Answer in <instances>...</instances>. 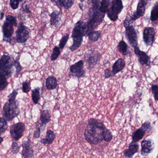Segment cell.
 <instances>
[{
	"label": "cell",
	"mask_w": 158,
	"mask_h": 158,
	"mask_svg": "<svg viewBox=\"0 0 158 158\" xmlns=\"http://www.w3.org/2000/svg\"><path fill=\"white\" fill-rule=\"evenodd\" d=\"M106 129L103 123L96 119H90L84 132V139L92 144L100 143L104 140V134Z\"/></svg>",
	"instance_id": "6da1fadb"
},
{
	"label": "cell",
	"mask_w": 158,
	"mask_h": 158,
	"mask_svg": "<svg viewBox=\"0 0 158 158\" xmlns=\"http://www.w3.org/2000/svg\"><path fill=\"white\" fill-rule=\"evenodd\" d=\"M92 7L89 9V20L87 23V33L93 31L103 22L105 18V14L100 11L101 1L100 0H92Z\"/></svg>",
	"instance_id": "7a4b0ae2"
},
{
	"label": "cell",
	"mask_w": 158,
	"mask_h": 158,
	"mask_svg": "<svg viewBox=\"0 0 158 158\" xmlns=\"http://www.w3.org/2000/svg\"><path fill=\"white\" fill-rule=\"evenodd\" d=\"M87 30L86 22L80 20L75 24L71 35L73 44L70 47L71 52L76 51L80 47L83 41V37L86 34Z\"/></svg>",
	"instance_id": "3957f363"
},
{
	"label": "cell",
	"mask_w": 158,
	"mask_h": 158,
	"mask_svg": "<svg viewBox=\"0 0 158 158\" xmlns=\"http://www.w3.org/2000/svg\"><path fill=\"white\" fill-rule=\"evenodd\" d=\"M17 26V21L15 17L8 15L6 17V20L2 26L3 40L10 42L11 38L14 32V27Z\"/></svg>",
	"instance_id": "277c9868"
},
{
	"label": "cell",
	"mask_w": 158,
	"mask_h": 158,
	"mask_svg": "<svg viewBox=\"0 0 158 158\" xmlns=\"http://www.w3.org/2000/svg\"><path fill=\"white\" fill-rule=\"evenodd\" d=\"M19 112V103L17 100L8 101L4 106L3 117L7 121H11L17 117Z\"/></svg>",
	"instance_id": "5b68a950"
},
{
	"label": "cell",
	"mask_w": 158,
	"mask_h": 158,
	"mask_svg": "<svg viewBox=\"0 0 158 158\" xmlns=\"http://www.w3.org/2000/svg\"><path fill=\"white\" fill-rule=\"evenodd\" d=\"M14 58L8 55H4L0 59V72L3 73L6 77H10L14 72L13 67L15 64Z\"/></svg>",
	"instance_id": "8992f818"
},
{
	"label": "cell",
	"mask_w": 158,
	"mask_h": 158,
	"mask_svg": "<svg viewBox=\"0 0 158 158\" xmlns=\"http://www.w3.org/2000/svg\"><path fill=\"white\" fill-rule=\"evenodd\" d=\"M123 7L122 0H113L106 12L108 17L111 21H116Z\"/></svg>",
	"instance_id": "52a82bcc"
},
{
	"label": "cell",
	"mask_w": 158,
	"mask_h": 158,
	"mask_svg": "<svg viewBox=\"0 0 158 158\" xmlns=\"http://www.w3.org/2000/svg\"><path fill=\"white\" fill-rule=\"evenodd\" d=\"M102 57V54L94 50L86 52L84 54V59L89 69L93 68L98 64Z\"/></svg>",
	"instance_id": "ba28073f"
},
{
	"label": "cell",
	"mask_w": 158,
	"mask_h": 158,
	"mask_svg": "<svg viewBox=\"0 0 158 158\" xmlns=\"http://www.w3.org/2000/svg\"><path fill=\"white\" fill-rule=\"evenodd\" d=\"M30 30L25 26L23 22H20L16 31V40L19 43H25L30 37Z\"/></svg>",
	"instance_id": "9c48e42d"
},
{
	"label": "cell",
	"mask_w": 158,
	"mask_h": 158,
	"mask_svg": "<svg viewBox=\"0 0 158 158\" xmlns=\"http://www.w3.org/2000/svg\"><path fill=\"white\" fill-rule=\"evenodd\" d=\"M125 28V35L127 40L131 46L137 47L138 45L137 31L133 25Z\"/></svg>",
	"instance_id": "30bf717a"
},
{
	"label": "cell",
	"mask_w": 158,
	"mask_h": 158,
	"mask_svg": "<svg viewBox=\"0 0 158 158\" xmlns=\"http://www.w3.org/2000/svg\"><path fill=\"white\" fill-rule=\"evenodd\" d=\"M25 130V125L23 123H15L10 127V133L11 137L14 140L18 141L23 136Z\"/></svg>",
	"instance_id": "8fae6325"
},
{
	"label": "cell",
	"mask_w": 158,
	"mask_h": 158,
	"mask_svg": "<svg viewBox=\"0 0 158 158\" xmlns=\"http://www.w3.org/2000/svg\"><path fill=\"white\" fill-rule=\"evenodd\" d=\"M156 31L154 28L147 27L144 30L143 33V40L146 46L152 45L155 41Z\"/></svg>",
	"instance_id": "7c38bea8"
},
{
	"label": "cell",
	"mask_w": 158,
	"mask_h": 158,
	"mask_svg": "<svg viewBox=\"0 0 158 158\" xmlns=\"http://www.w3.org/2000/svg\"><path fill=\"white\" fill-rule=\"evenodd\" d=\"M141 155L143 156H148L155 148V143L151 139H144L141 143Z\"/></svg>",
	"instance_id": "4fadbf2b"
},
{
	"label": "cell",
	"mask_w": 158,
	"mask_h": 158,
	"mask_svg": "<svg viewBox=\"0 0 158 158\" xmlns=\"http://www.w3.org/2000/svg\"><path fill=\"white\" fill-rule=\"evenodd\" d=\"M83 66L84 64L83 61L80 60L70 67V73L74 74L76 77L80 78L83 77L85 74V70L83 69Z\"/></svg>",
	"instance_id": "5bb4252c"
},
{
	"label": "cell",
	"mask_w": 158,
	"mask_h": 158,
	"mask_svg": "<svg viewBox=\"0 0 158 158\" xmlns=\"http://www.w3.org/2000/svg\"><path fill=\"white\" fill-rule=\"evenodd\" d=\"M147 4V0H140L137 5V9L131 17L133 21L137 20L143 16L145 13L146 7Z\"/></svg>",
	"instance_id": "9a60e30c"
},
{
	"label": "cell",
	"mask_w": 158,
	"mask_h": 158,
	"mask_svg": "<svg viewBox=\"0 0 158 158\" xmlns=\"http://www.w3.org/2000/svg\"><path fill=\"white\" fill-rule=\"evenodd\" d=\"M134 52L138 57V61L142 65H147L149 66L151 63L150 57L145 52L141 51L138 46L135 47Z\"/></svg>",
	"instance_id": "2e32d148"
},
{
	"label": "cell",
	"mask_w": 158,
	"mask_h": 158,
	"mask_svg": "<svg viewBox=\"0 0 158 158\" xmlns=\"http://www.w3.org/2000/svg\"><path fill=\"white\" fill-rule=\"evenodd\" d=\"M22 155L24 158H32L33 157L34 150L32 143L29 140L25 141L22 144Z\"/></svg>",
	"instance_id": "e0dca14e"
},
{
	"label": "cell",
	"mask_w": 158,
	"mask_h": 158,
	"mask_svg": "<svg viewBox=\"0 0 158 158\" xmlns=\"http://www.w3.org/2000/svg\"><path fill=\"white\" fill-rule=\"evenodd\" d=\"M139 145L137 143L131 142L129 145L128 149L124 150L123 155L125 157L132 158L139 150Z\"/></svg>",
	"instance_id": "ac0fdd59"
},
{
	"label": "cell",
	"mask_w": 158,
	"mask_h": 158,
	"mask_svg": "<svg viewBox=\"0 0 158 158\" xmlns=\"http://www.w3.org/2000/svg\"><path fill=\"white\" fill-rule=\"evenodd\" d=\"M125 66V62L122 58H119L115 62L112 66V72L113 76L121 72Z\"/></svg>",
	"instance_id": "d6986e66"
},
{
	"label": "cell",
	"mask_w": 158,
	"mask_h": 158,
	"mask_svg": "<svg viewBox=\"0 0 158 158\" xmlns=\"http://www.w3.org/2000/svg\"><path fill=\"white\" fill-rule=\"evenodd\" d=\"M51 1L54 3L59 9L63 7L65 9H69L75 2V0H51Z\"/></svg>",
	"instance_id": "ffe728a7"
},
{
	"label": "cell",
	"mask_w": 158,
	"mask_h": 158,
	"mask_svg": "<svg viewBox=\"0 0 158 158\" xmlns=\"http://www.w3.org/2000/svg\"><path fill=\"white\" fill-rule=\"evenodd\" d=\"M61 13L58 10L54 11L50 15V25L52 26L57 27L59 24L61 20Z\"/></svg>",
	"instance_id": "44dd1931"
},
{
	"label": "cell",
	"mask_w": 158,
	"mask_h": 158,
	"mask_svg": "<svg viewBox=\"0 0 158 158\" xmlns=\"http://www.w3.org/2000/svg\"><path fill=\"white\" fill-rule=\"evenodd\" d=\"M56 135L53 131L49 130L46 132V138L41 140V143L43 144H51L55 138Z\"/></svg>",
	"instance_id": "7402d4cb"
},
{
	"label": "cell",
	"mask_w": 158,
	"mask_h": 158,
	"mask_svg": "<svg viewBox=\"0 0 158 158\" xmlns=\"http://www.w3.org/2000/svg\"><path fill=\"white\" fill-rule=\"evenodd\" d=\"M146 132V131L142 127L137 129L133 134L132 142L134 143H137L139 142L140 140H142Z\"/></svg>",
	"instance_id": "603a6c76"
},
{
	"label": "cell",
	"mask_w": 158,
	"mask_h": 158,
	"mask_svg": "<svg viewBox=\"0 0 158 158\" xmlns=\"http://www.w3.org/2000/svg\"><path fill=\"white\" fill-rule=\"evenodd\" d=\"M51 114L49 110H43L41 112V118H40V120L41 123V126L45 125L49 123L51 121Z\"/></svg>",
	"instance_id": "cb8c5ba5"
},
{
	"label": "cell",
	"mask_w": 158,
	"mask_h": 158,
	"mask_svg": "<svg viewBox=\"0 0 158 158\" xmlns=\"http://www.w3.org/2000/svg\"><path fill=\"white\" fill-rule=\"evenodd\" d=\"M118 49L120 52L124 56H127L130 53V52L128 48V45L124 40L120 41L117 46Z\"/></svg>",
	"instance_id": "d4e9b609"
},
{
	"label": "cell",
	"mask_w": 158,
	"mask_h": 158,
	"mask_svg": "<svg viewBox=\"0 0 158 158\" xmlns=\"http://www.w3.org/2000/svg\"><path fill=\"white\" fill-rule=\"evenodd\" d=\"M57 86V81L54 77L50 76L46 80V86L48 90H53Z\"/></svg>",
	"instance_id": "484cf974"
},
{
	"label": "cell",
	"mask_w": 158,
	"mask_h": 158,
	"mask_svg": "<svg viewBox=\"0 0 158 158\" xmlns=\"http://www.w3.org/2000/svg\"><path fill=\"white\" fill-rule=\"evenodd\" d=\"M101 31H93L87 33L86 35H87L89 40L92 42H96L101 37Z\"/></svg>",
	"instance_id": "4316f807"
},
{
	"label": "cell",
	"mask_w": 158,
	"mask_h": 158,
	"mask_svg": "<svg viewBox=\"0 0 158 158\" xmlns=\"http://www.w3.org/2000/svg\"><path fill=\"white\" fill-rule=\"evenodd\" d=\"M158 19V2H156L151 10L150 19L152 22L157 21Z\"/></svg>",
	"instance_id": "83f0119b"
},
{
	"label": "cell",
	"mask_w": 158,
	"mask_h": 158,
	"mask_svg": "<svg viewBox=\"0 0 158 158\" xmlns=\"http://www.w3.org/2000/svg\"><path fill=\"white\" fill-rule=\"evenodd\" d=\"M111 0H102L101 6L100 7V11L105 15L111 3Z\"/></svg>",
	"instance_id": "f1b7e54d"
},
{
	"label": "cell",
	"mask_w": 158,
	"mask_h": 158,
	"mask_svg": "<svg viewBox=\"0 0 158 158\" xmlns=\"http://www.w3.org/2000/svg\"><path fill=\"white\" fill-rule=\"evenodd\" d=\"M8 84L6 77L3 73L0 72V91L4 90Z\"/></svg>",
	"instance_id": "f546056e"
},
{
	"label": "cell",
	"mask_w": 158,
	"mask_h": 158,
	"mask_svg": "<svg viewBox=\"0 0 158 158\" xmlns=\"http://www.w3.org/2000/svg\"><path fill=\"white\" fill-rule=\"evenodd\" d=\"M32 97L34 104H38L40 98V89L39 87H37L32 90Z\"/></svg>",
	"instance_id": "4dcf8cb0"
},
{
	"label": "cell",
	"mask_w": 158,
	"mask_h": 158,
	"mask_svg": "<svg viewBox=\"0 0 158 158\" xmlns=\"http://www.w3.org/2000/svg\"><path fill=\"white\" fill-rule=\"evenodd\" d=\"M8 125L7 121L3 118H0V135L6 131Z\"/></svg>",
	"instance_id": "1f68e13d"
},
{
	"label": "cell",
	"mask_w": 158,
	"mask_h": 158,
	"mask_svg": "<svg viewBox=\"0 0 158 158\" xmlns=\"http://www.w3.org/2000/svg\"><path fill=\"white\" fill-rule=\"evenodd\" d=\"M60 48L58 46H55L54 48L53 49V52L51 56V60L52 61H55L56 60L59 55H60Z\"/></svg>",
	"instance_id": "d6a6232c"
},
{
	"label": "cell",
	"mask_w": 158,
	"mask_h": 158,
	"mask_svg": "<svg viewBox=\"0 0 158 158\" xmlns=\"http://www.w3.org/2000/svg\"><path fill=\"white\" fill-rule=\"evenodd\" d=\"M69 38V34L66 33L62 37V39L60 40L59 44V48L61 50H62L65 47V45H66L68 40Z\"/></svg>",
	"instance_id": "836d02e7"
},
{
	"label": "cell",
	"mask_w": 158,
	"mask_h": 158,
	"mask_svg": "<svg viewBox=\"0 0 158 158\" xmlns=\"http://www.w3.org/2000/svg\"><path fill=\"white\" fill-rule=\"evenodd\" d=\"M112 138H113V135L112 132L109 130L106 129L104 134V140L106 142H109L111 141Z\"/></svg>",
	"instance_id": "e575fe53"
},
{
	"label": "cell",
	"mask_w": 158,
	"mask_h": 158,
	"mask_svg": "<svg viewBox=\"0 0 158 158\" xmlns=\"http://www.w3.org/2000/svg\"><path fill=\"white\" fill-rule=\"evenodd\" d=\"M31 89L30 85L29 82L28 81H26L22 84V91L23 93L28 94Z\"/></svg>",
	"instance_id": "d590c367"
},
{
	"label": "cell",
	"mask_w": 158,
	"mask_h": 158,
	"mask_svg": "<svg viewBox=\"0 0 158 158\" xmlns=\"http://www.w3.org/2000/svg\"><path fill=\"white\" fill-rule=\"evenodd\" d=\"M141 127L143 128L146 131H151L153 130L152 126H151V123L148 121H147L145 122L144 123L142 124Z\"/></svg>",
	"instance_id": "8d00e7d4"
},
{
	"label": "cell",
	"mask_w": 158,
	"mask_h": 158,
	"mask_svg": "<svg viewBox=\"0 0 158 158\" xmlns=\"http://www.w3.org/2000/svg\"><path fill=\"white\" fill-rule=\"evenodd\" d=\"M20 146L16 142H13L11 145V150L14 154H17L19 152Z\"/></svg>",
	"instance_id": "74e56055"
},
{
	"label": "cell",
	"mask_w": 158,
	"mask_h": 158,
	"mask_svg": "<svg viewBox=\"0 0 158 158\" xmlns=\"http://www.w3.org/2000/svg\"><path fill=\"white\" fill-rule=\"evenodd\" d=\"M133 22L134 21L131 19L130 16L129 15H127L126 18L124 19V22H123L124 27H126L130 26V25H133Z\"/></svg>",
	"instance_id": "f35d334b"
},
{
	"label": "cell",
	"mask_w": 158,
	"mask_h": 158,
	"mask_svg": "<svg viewBox=\"0 0 158 158\" xmlns=\"http://www.w3.org/2000/svg\"><path fill=\"white\" fill-rule=\"evenodd\" d=\"M152 92L154 95L155 100H158V86L157 85H152Z\"/></svg>",
	"instance_id": "ab89813d"
},
{
	"label": "cell",
	"mask_w": 158,
	"mask_h": 158,
	"mask_svg": "<svg viewBox=\"0 0 158 158\" xmlns=\"http://www.w3.org/2000/svg\"><path fill=\"white\" fill-rule=\"evenodd\" d=\"M18 91L17 89H15L11 94L8 96V101H15L16 100V97L17 95Z\"/></svg>",
	"instance_id": "60d3db41"
},
{
	"label": "cell",
	"mask_w": 158,
	"mask_h": 158,
	"mask_svg": "<svg viewBox=\"0 0 158 158\" xmlns=\"http://www.w3.org/2000/svg\"><path fill=\"white\" fill-rule=\"evenodd\" d=\"M19 4V2L18 0H10V5L12 9H16L18 8Z\"/></svg>",
	"instance_id": "b9f144b4"
},
{
	"label": "cell",
	"mask_w": 158,
	"mask_h": 158,
	"mask_svg": "<svg viewBox=\"0 0 158 158\" xmlns=\"http://www.w3.org/2000/svg\"><path fill=\"white\" fill-rule=\"evenodd\" d=\"M105 78L109 79L110 78H112L113 77V74H112V72L111 70L109 69H107L105 70Z\"/></svg>",
	"instance_id": "7bdbcfd3"
},
{
	"label": "cell",
	"mask_w": 158,
	"mask_h": 158,
	"mask_svg": "<svg viewBox=\"0 0 158 158\" xmlns=\"http://www.w3.org/2000/svg\"><path fill=\"white\" fill-rule=\"evenodd\" d=\"M14 66L16 68V74H19L22 70V68H21L19 62H18L17 61L15 60Z\"/></svg>",
	"instance_id": "ee69618b"
},
{
	"label": "cell",
	"mask_w": 158,
	"mask_h": 158,
	"mask_svg": "<svg viewBox=\"0 0 158 158\" xmlns=\"http://www.w3.org/2000/svg\"><path fill=\"white\" fill-rule=\"evenodd\" d=\"M41 128H38L37 130L34 131V134H33V138H35V139L39 138L41 135Z\"/></svg>",
	"instance_id": "f6af8a7d"
},
{
	"label": "cell",
	"mask_w": 158,
	"mask_h": 158,
	"mask_svg": "<svg viewBox=\"0 0 158 158\" xmlns=\"http://www.w3.org/2000/svg\"><path fill=\"white\" fill-rule=\"evenodd\" d=\"M22 8H23V10L24 11H26L27 13H30L31 11L30 10H29L28 8V6H27V5H26L25 6H22Z\"/></svg>",
	"instance_id": "bcb514c9"
},
{
	"label": "cell",
	"mask_w": 158,
	"mask_h": 158,
	"mask_svg": "<svg viewBox=\"0 0 158 158\" xmlns=\"http://www.w3.org/2000/svg\"><path fill=\"white\" fill-rule=\"evenodd\" d=\"M79 7L80 9H81V10H83V6L82 5V4L81 3H79Z\"/></svg>",
	"instance_id": "7dc6e473"
},
{
	"label": "cell",
	"mask_w": 158,
	"mask_h": 158,
	"mask_svg": "<svg viewBox=\"0 0 158 158\" xmlns=\"http://www.w3.org/2000/svg\"><path fill=\"white\" fill-rule=\"evenodd\" d=\"M4 16V14L3 13H2L1 14V18H0V19H2L3 18Z\"/></svg>",
	"instance_id": "c3c4849f"
},
{
	"label": "cell",
	"mask_w": 158,
	"mask_h": 158,
	"mask_svg": "<svg viewBox=\"0 0 158 158\" xmlns=\"http://www.w3.org/2000/svg\"><path fill=\"white\" fill-rule=\"evenodd\" d=\"M3 141V138L2 137H1V135H0V145L2 143V142Z\"/></svg>",
	"instance_id": "681fc988"
},
{
	"label": "cell",
	"mask_w": 158,
	"mask_h": 158,
	"mask_svg": "<svg viewBox=\"0 0 158 158\" xmlns=\"http://www.w3.org/2000/svg\"><path fill=\"white\" fill-rule=\"evenodd\" d=\"M79 1L80 2H81L83 3V2H84V1H85V0H79Z\"/></svg>",
	"instance_id": "f907efd6"
},
{
	"label": "cell",
	"mask_w": 158,
	"mask_h": 158,
	"mask_svg": "<svg viewBox=\"0 0 158 158\" xmlns=\"http://www.w3.org/2000/svg\"><path fill=\"white\" fill-rule=\"evenodd\" d=\"M18 1L19 2H22V1H23V0H18Z\"/></svg>",
	"instance_id": "816d5d0a"
}]
</instances>
